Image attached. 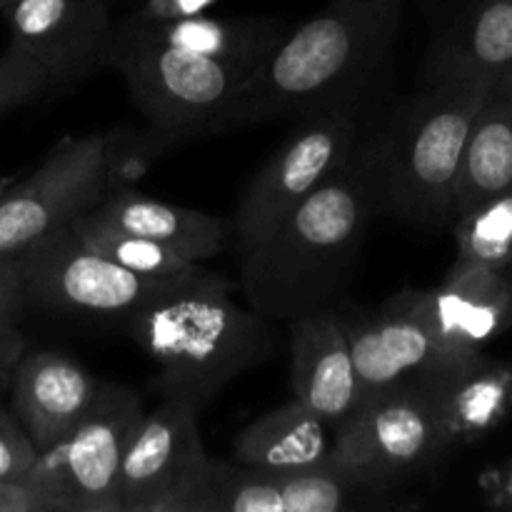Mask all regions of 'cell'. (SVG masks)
Masks as SVG:
<instances>
[{
  "instance_id": "1",
  "label": "cell",
  "mask_w": 512,
  "mask_h": 512,
  "mask_svg": "<svg viewBox=\"0 0 512 512\" xmlns=\"http://www.w3.org/2000/svg\"><path fill=\"white\" fill-rule=\"evenodd\" d=\"M125 325L158 365L160 398L185 400L200 413L273 353L265 315L240 308L228 280L213 270L153 298Z\"/></svg>"
},
{
  "instance_id": "2",
  "label": "cell",
  "mask_w": 512,
  "mask_h": 512,
  "mask_svg": "<svg viewBox=\"0 0 512 512\" xmlns=\"http://www.w3.org/2000/svg\"><path fill=\"white\" fill-rule=\"evenodd\" d=\"M400 18L403 0H333L255 65L238 123L340 108L388 53Z\"/></svg>"
},
{
  "instance_id": "3",
  "label": "cell",
  "mask_w": 512,
  "mask_h": 512,
  "mask_svg": "<svg viewBox=\"0 0 512 512\" xmlns=\"http://www.w3.org/2000/svg\"><path fill=\"white\" fill-rule=\"evenodd\" d=\"M368 218V185L345 165L258 248L240 255L250 308L280 320L325 308L355 265Z\"/></svg>"
},
{
  "instance_id": "4",
  "label": "cell",
  "mask_w": 512,
  "mask_h": 512,
  "mask_svg": "<svg viewBox=\"0 0 512 512\" xmlns=\"http://www.w3.org/2000/svg\"><path fill=\"white\" fill-rule=\"evenodd\" d=\"M488 78L445 73L400 123L383 165L385 200L405 218H453L455 185L470 125L488 93Z\"/></svg>"
},
{
  "instance_id": "5",
  "label": "cell",
  "mask_w": 512,
  "mask_h": 512,
  "mask_svg": "<svg viewBox=\"0 0 512 512\" xmlns=\"http://www.w3.org/2000/svg\"><path fill=\"white\" fill-rule=\"evenodd\" d=\"M113 68L145 118L168 138L238 125L250 78L243 65L160 43L133 18L118 30Z\"/></svg>"
},
{
  "instance_id": "6",
  "label": "cell",
  "mask_w": 512,
  "mask_h": 512,
  "mask_svg": "<svg viewBox=\"0 0 512 512\" xmlns=\"http://www.w3.org/2000/svg\"><path fill=\"white\" fill-rule=\"evenodd\" d=\"M115 145L118 133L65 135L0 198V255H20L93 210L110 190Z\"/></svg>"
},
{
  "instance_id": "7",
  "label": "cell",
  "mask_w": 512,
  "mask_h": 512,
  "mask_svg": "<svg viewBox=\"0 0 512 512\" xmlns=\"http://www.w3.org/2000/svg\"><path fill=\"white\" fill-rule=\"evenodd\" d=\"M18 263L28 303L58 313L100 318L125 320L175 285L195 280H163L133 273L88 248L70 225L23 250Z\"/></svg>"
},
{
  "instance_id": "8",
  "label": "cell",
  "mask_w": 512,
  "mask_h": 512,
  "mask_svg": "<svg viewBox=\"0 0 512 512\" xmlns=\"http://www.w3.org/2000/svg\"><path fill=\"white\" fill-rule=\"evenodd\" d=\"M145 408L140 395L103 383L93 408L53 448L38 450L28 483L43 485L73 512H120V470Z\"/></svg>"
},
{
  "instance_id": "9",
  "label": "cell",
  "mask_w": 512,
  "mask_h": 512,
  "mask_svg": "<svg viewBox=\"0 0 512 512\" xmlns=\"http://www.w3.org/2000/svg\"><path fill=\"white\" fill-rule=\"evenodd\" d=\"M355 120L348 110H318L255 173L235 210L240 255L258 248L308 195L348 165Z\"/></svg>"
},
{
  "instance_id": "10",
  "label": "cell",
  "mask_w": 512,
  "mask_h": 512,
  "mask_svg": "<svg viewBox=\"0 0 512 512\" xmlns=\"http://www.w3.org/2000/svg\"><path fill=\"white\" fill-rule=\"evenodd\" d=\"M448 445L423 385L385 390L360 400L335 428L330 463L355 478L390 485L433 463Z\"/></svg>"
},
{
  "instance_id": "11",
  "label": "cell",
  "mask_w": 512,
  "mask_h": 512,
  "mask_svg": "<svg viewBox=\"0 0 512 512\" xmlns=\"http://www.w3.org/2000/svg\"><path fill=\"white\" fill-rule=\"evenodd\" d=\"M198 420L200 410L185 400L163 398L145 410L125 448L120 512H190L213 460Z\"/></svg>"
},
{
  "instance_id": "12",
  "label": "cell",
  "mask_w": 512,
  "mask_h": 512,
  "mask_svg": "<svg viewBox=\"0 0 512 512\" xmlns=\"http://www.w3.org/2000/svg\"><path fill=\"white\" fill-rule=\"evenodd\" d=\"M5 18L8 45L48 75L53 93L113 68L118 30L105 0H15Z\"/></svg>"
},
{
  "instance_id": "13",
  "label": "cell",
  "mask_w": 512,
  "mask_h": 512,
  "mask_svg": "<svg viewBox=\"0 0 512 512\" xmlns=\"http://www.w3.org/2000/svg\"><path fill=\"white\" fill-rule=\"evenodd\" d=\"M388 485L355 478L333 463L305 470H260L210 460L190 512H343Z\"/></svg>"
},
{
  "instance_id": "14",
  "label": "cell",
  "mask_w": 512,
  "mask_h": 512,
  "mask_svg": "<svg viewBox=\"0 0 512 512\" xmlns=\"http://www.w3.org/2000/svg\"><path fill=\"white\" fill-rule=\"evenodd\" d=\"M440 345L458 355L485 353L512 325L508 273L473 260H455L435 288L398 295Z\"/></svg>"
},
{
  "instance_id": "15",
  "label": "cell",
  "mask_w": 512,
  "mask_h": 512,
  "mask_svg": "<svg viewBox=\"0 0 512 512\" xmlns=\"http://www.w3.org/2000/svg\"><path fill=\"white\" fill-rule=\"evenodd\" d=\"M363 398L405 385H423L470 358L440 345L408 308L390 300L375 313L343 315Z\"/></svg>"
},
{
  "instance_id": "16",
  "label": "cell",
  "mask_w": 512,
  "mask_h": 512,
  "mask_svg": "<svg viewBox=\"0 0 512 512\" xmlns=\"http://www.w3.org/2000/svg\"><path fill=\"white\" fill-rule=\"evenodd\" d=\"M290 323L293 398L338 428L363 400L343 313L318 308Z\"/></svg>"
},
{
  "instance_id": "17",
  "label": "cell",
  "mask_w": 512,
  "mask_h": 512,
  "mask_svg": "<svg viewBox=\"0 0 512 512\" xmlns=\"http://www.w3.org/2000/svg\"><path fill=\"white\" fill-rule=\"evenodd\" d=\"M8 388L15 418L33 438L35 448L48 450L85 418L103 383L70 355L25 350L10 373Z\"/></svg>"
},
{
  "instance_id": "18",
  "label": "cell",
  "mask_w": 512,
  "mask_h": 512,
  "mask_svg": "<svg viewBox=\"0 0 512 512\" xmlns=\"http://www.w3.org/2000/svg\"><path fill=\"white\" fill-rule=\"evenodd\" d=\"M448 448L488 438L512 415V360L470 355L423 383Z\"/></svg>"
},
{
  "instance_id": "19",
  "label": "cell",
  "mask_w": 512,
  "mask_h": 512,
  "mask_svg": "<svg viewBox=\"0 0 512 512\" xmlns=\"http://www.w3.org/2000/svg\"><path fill=\"white\" fill-rule=\"evenodd\" d=\"M85 215L108 228L155 240L195 263L215 258L225 245V225L220 218L205 210L163 203L130 188L108 190Z\"/></svg>"
},
{
  "instance_id": "20",
  "label": "cell",
  "mask_w": 512,
  "mask_h": 512,
  "mask_svg": "<svg viewBox=\"0 0 512 512\" xmlns=\"http://www.w3.org/2000/svg\"><path fill=\"white\" fill-rule=\"evenodd\" d=\"M505 193H512V85L498 75L490 80L465 140L453 215L460 218Z\"/></svg>"
},
{
  "instance_id": "21",
  "label": "cell",
  "mask_w": 512,
  "mask_h": 512,
  "mask_svg": "<svg viewBox=\"0 0 512 512\" xmlns=\"http://www.w3.org/2000/svg\"><path fill=\"white\" fill-rule=\"evenodd\" d=\"M335 428L298 400L255 418L233 443V460L260 470H305L330 463Z\"/></svg>"
},
{
  "instance_id": "22",
  "label": "cell",
  "mask_w": 512,
  "mask_h": 512,
  "mask_svg": "<svg viewBox=\"0 0 512 512\" xmlns=\"http://www.w3.org/2000/svg\"><path fill=\"white\" fill-rule=\"evenodd\" d=\"M135 20L160 43L208 58L228 60L243 65L250 73L280 40V35L265 23H243V20L233 23V20L205 18L203 13L173 20H145L135 15Z\"/></svg>"
},
{
  "instance_id": "23",
  "label": "cell",
  "mask_w": 512,
  "mask_h": 512,
  "mask_svg": "<svg viewBox=\"0 0 512 512\" xmlns=\"http://www.w3.org/2000/svg\"><path fill=\"white\" fill-rule=\"evenodd\" d=\"M512 65V0H480L460 43L443 53L438 75L498 78Z\"/></svg>"
},
{
  "instance_id": "24",
  "label": "cell",
  "mask_w": 512,
  "mask_h": 512,
  "mask_svg": "<svg viewBox=\"0 0 512 512\" xmlns=\"http://www.w3.org/2000/svg\"><path fill=\"white\" fill-rule=\"evenodd\" d=\"M70 228L95 253L105 255L108 260L133 270V273L148 275V278L188 280L198 278V275H203L208 270L200 263H195V260L155 243V240L108 228V225H100L95 220H90L88 215H80L75 223H70Z\"/></svg>"
},
{
  "instance_id": "25",
  "label": "cell",
  "mask_w": 512,
  "mask_h": 512,
  "mask_svg": "<svg viewBox=\"0 0 512 512\" xmlns=\"http://www.w3.org/2000/svg\"><path fill=\"white\" fill-rule=\"evenodd\" d=\"M458 258L508 273L512 268V193L485 200L455 225Z\"/></svg>"
},
{
  "instance_id": "26",
  "label": "cell",
  "mask_w": 512,
  "mask_h": 512,
  "mask_svg": "<svg viewBox=\"0 0 512 512\" xmlns=\"http://www.w3.org/2000/svg\"><path fill=\"white\" fill-rule=\"evenodd\" d=\"M48 93H53L48 75L33 60L8 45L0 53V115L33 103Z\"/></svg>"
},
{
  "instance_id": "27",
  "label": "cell",
  "mask_w": 512,
  "mask_h": 512,
  "mask_svg": "<svg viewBox=\"0 0 512 512\" xmlns=\"http://www.w3.org/2000/svg\"><path fill=\"white\" fill-rule=\"evenodd\" d=\"M38 460V448L33 438L25 433L20 420L0 408V480L13 483L25 480Z\"/></svg>"
},
{
  "instance_id": "28",
  "label": "cell",
  "mask_w": 512,
  "mask_h": 512,
  "mask_svg": "<svg viewBox=\"0 0 512 512\" xmlns=\"http://www.w3.org/2000/svg\"><path fill=\"white\" fill-rule=\"evenodd\" d=\"M0 512H73L53 490L28 480H0Z\"/></svg>"
},
{
  "instance_id": "29",
  "label": "cell",
  "mask_w": 512,
  "mask_h": 512,
  "mask_svg": "<svg viewBox=\"0 0 512 512\" xmlns=\"http://www.w3.org/2000/svg\"><path fill=\"white\" fill-rule=\"evenodd\" d=\"M25 303L18 255H0V333L15 328Z\"/></svg>"
},
{
  "instance_id": "30",
  "label": "cell",
  "mask_w": 512,
  "mask_h": 512,
  "mask_svg": "<svg viewBox=\"0 0 512 512\" xmlns=\"http://www.w3.org/2000/svg\"><path fill=\"white\" fill-rule=\"evenodd\" d=\"M215 3L218 0H145L138 15L145 20L188 18V15L205 13Z\"/></svg>"
},
{
  "instance_id": "31",
  "label": "cell",
  "mask_w": 512,
  "mask_h": 512,
  "mask_svg": "<svg viewBox=\"0 0 512 512\" xmlns=\"http://www.w3.org/2000/svg\"><path fill=\"white\" fill-rule=\"evenodd\" d=\"M25 353V340L18 333V328L8 330V333H0V393L8 388L10 373H13L15 363H18L20 355Z\"/></svg>"
},
{
  "instance_id": "32",
  "label": "cell",
  "mask_w": 512,
  "mask_h": 512,
  "mask_svg": "<svg viewBox=\"0 0 512 512\" xmlns=\"http://www.w3.org/2000/svg\"><path fill=\"white\" fill-rule=\"evenodd\" d=\"M488 498L495 508L512 510V460L503 470L493 475L488 488Z\"/></svg>"
},
{
  "instance_id": "33",
  "label": "cell",
  "mask_w": 512,
  "mask_h": 512,
  "mask_svg": "<svg viewBox=\"0 0 512 512\" xmlns=\"http://www.w3.org/2000/svg\"><path fill=\"white\" fill-rule=\"evenodd\" d=\"M15 183H18V175H13V173H8V175H0V198H3V195L8 193V190L13 188Z\"/></svg>"
},
{
  "instance_id": "34",
  "label": "cell",
  "mask_w": 512,
  "mask_h": 512,
  "mask_svg": "<svg viewBox=\"0 0 512 512\" xmlns=\"http://www.w3.org/2000/svg\"><path fill=\"white\" fill-rule=\"evenodd\" d=\"M13 3L15 0H0V13H5V10H8Z\"/></svg>"
},
{
  "instance_id": "35",
  "label": "cell",
  "mask_w": 512,
  "mask_h": 512,
  "mask_svg": "<svg viewBox=\"0 0 512 512\" xmlns=\"http://www.w3.org/2000/svg\"><path fill=\"white\" fill-rule=\"evenodd\" d=\"M503 78H505V80H508V83L512 85V65H510V68H508V70H505V73H503Z\"/></svg>"
},
{
  "instance_id": "36",
  "label": "cell",
  "mask_w": 512,
  "mask_h": 512,
  "mask_svg": "<svg viewBox=\"0 0 512 512\" xmlns=\"http://www.w3.org/2000/svg\"><path fill=\"white\" fill-rule=\"evenodd\" d=\"M508 278H510V283H512V268L508 270Z\"/></svg>"
}]
</instances>
